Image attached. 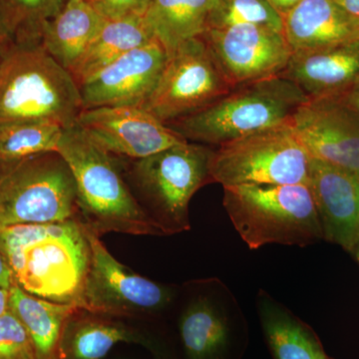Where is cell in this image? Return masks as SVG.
Here are the masks:
<instances>
[{"label":"cell","mask_w":359,"mask_h":359,"mask_svg":"<svg viewBox=\"0 0 359 359\" xmlns=\"http://www.w3.org/2000/svg\"><path fill=\"white\" fill-rule=\"evenodd\" d=\"M14 283L15 280H14L13 271L0 245V287L9 290Z\"/></svg>","instance_id":"f546056e"},{"label":"cell","mask_w":359,"mask_h":359,"mask_svg":"<svg viewBox=\"0 0 359 359\" xmlns=\"http://www.w3.org/2000/svg\"><path fill=\"white\" fill-rule=\"evenodd\" d=\"M244 25L283 32V18L266 0H216L208 18L207 29Z\"/></svg>","instance_id":"4316f807"},{"label":"cell","mask_w":359,"mask_h":359,"mask_svg":"<svg viewBox=\"0 0 359 359\" xmlns=\"http://www.w3.org/2000/svg\"><path fill=\"white\" fill-rule=\"evenodd\" d=\"M311 159L359 177V114L341 98H309L290 121Z\"/></svg>","instance_id":"4fadbf2b"},{"label":"cell","mask_w":359,"mask_h":359,"mask_svg":"<svg viewBox=\"0 0 359 359\" xmlns=\"http://www.w3.org/2000/svg\"><path fill=\"white\" fill-rule=\"evenodd\" d=\"M328 359H332V358H328Z\"/></svg>","instance_id":"f35d334b"},{"label":"cell","mask_w":359,"mask_h":359,"mask_svg":"<svg viewBox=\"0 0 359 359\" xmlns=\"http://www.w3.org/2000/svg\"><path fill=\"white\" fill-rule=\"evenodd\" d=\"M280 75L309 98L342 97L359 84V39L323 50L292 54Z\"/></svg>","instance_id":"e0dca14e"},{"label":"cell","mask_w":359,"mask_h":359,"mask_svg":"<svg viewBox=\"0 0 359 359\" xmlns=\"http://www.w3.org/2000/svg\"><path fill=\"white\" fill-rule=\"evenodd\" d=\"M216 0H151L144 15L168 56L187 40L202 36Z\"/></svg>","instance_id":"603a6c76"},{"label":"cell","mask_w":359,"mask_h":359,"mask_svg":"<svg viewBox=\"0 0 359 359\" xmlns=\"http://www.w3.org/2000/svg\"><path fill=\"white\" fill-rule=\"evenodd\" d=\"M203 37L231 88L278 76L292 56L283 32L262 26L207 29Z\"/></svg>","instance_id":"7c38bea8"},{"label":"cell","mask_w":359,"mask_h":359,"mask_svg":"<svg viewBox=\"0 0 359 359\" xmlns=\"http://www.w3.org/2000/svg\"><path fill=\"white\" fill-rule=\"evenodd\" d=\"M0 245L21 289L79 308L91 255L87 229L79 219L1 228Z\"/></svg>","instance_id":"6da1fadb"},{"label":"cell","mask_w":359,"mask_h":359,"mask_svg":"<svg viewBox=\"0 0 359 359\" xmlns=\"http://www.w3.org/2000/svg\"><path fill=\"white\" fill-rule=\"evenodd\" d=\"M9 311V290L0 287V316Z\"/></svg>","instance_id":"836d02e7"},{"label":"cell","mask_w":359,"mask_h":359,"mask_svg":"<svg viewBox=\"0 0 359 359\" xmlns=\"http://www.w3.org/2000/svg\"><path fill=\"white\" fill-rule=\"evenodd\" d=\"M292 54L323 50L359 39V20L334 0H302L283 18Z\"/></svg>","instance_id":"ac0fdd59"},{"label":"cell","mask_w":359,"mask_h":359,"mask_svg":"<svg viewBox=\"0 0 359 359\" xmlns=\"http://www.w3.org/2000/svg\"><path fill=\"white\" fill-rule=\"evenodd\" d=\"M309 97L287 78H266L233 87L208 107L166 124L186 141L219 146L290 124Z\"/></svg>","instance_id":"277c9868"},{"label":"cell","mask_w":359,"mask_h":359,"mask_svg":"<svg viewBox=\"0 0 359 359\" xmlns=\"http://www.w3.org/2000/svg\"><path fill=\"white\" fill-rule=\"evenodd\" d=\"M311 157L292 125L285 124L228 142L214 150L212 183L309 185Z\"/></svg>","instance_id":"ba28073f"},{"label":"cell","mask_w":359,"mask_h":359,"mask_svg":"<svg viewBox=\"0 0 359 359\" xmlns=\"http://www.w3.org/2000/svg\"><path fill=\"white\" fill-rule=\"evenodd\" d=\"M223 188L226 214L250 250L271 244L304 248L323 240L309 185L247 184Z\"/></svg>","instance_id":"5b68a950"},{"label":"cell","mask_w":359,"mask_h":359,"mask_svg":"<svg viewBox=\"0 0 359 359\" xmlns=\"http://www.w3.org/2000/svg\"><path fill=\"white\" fill-rule=\"evenodd\" d=\"M309 187L323 240L353 254L359 231V177L311 158Z\"/></svg>","instance_id":"2e32d148"},{"label":"cell","mask_w":359,"mask_h":359,"mask_svg":"<svg viewBox=\"0 0 359 359\" xmlns=\"http://www.w3.org/2000/svg\"><path fill=\"white\" fill-rule=\"evenodd\" d=\"M156 40L144 16L108 20L71 74L81 84L129 51Z\"/></svg>","instance_id":"cb8c5ba5"},{"label":"cell","mask_w":359,"mask_h":359,"mask_svg":"<svg viewBox=\"0 0 359 359\" xmlns=\"http://www.w3.org/2000/svg\"><path fill=\"white\" fill-rule=\"evenodd\" d=\"M168 54L157 41L129 51L79 86L83 110L114 106H142L148 100Z\"/></svg>","instance_id":"9a60e30c"},{"label":"cell","mask_w":359,"mask_h":359,"mask_svg":"<svg viewBox=\"0 0 359 359\" xmlns=\"http://www.w3.org/2000/svg\"><path fill=\"white\" fill-rule=\"evenodd\" d=\"M119 342H132L150 349L157 359H173L152 337L114 320L111 316L77 309L66 320L59 359H103Z\"/></svg>","instance_id":"d6986e66"},{"label":"cell","mask_w":359,"mask_h":359,"mask_svg":"<svg viewBox=\"0 0 359 359\" xmlns=\"http://www.w3.org/2000/svg\"><path fill=\"white\" fill-rule=\"evenodd\" d=\"M78 306L46 301L28 294L14 283L9 289V311L32 337L36 359H59L66 320Z\"/></svg>","instance_id":"7402d4cb"},{"label":"cell","mask_w":359,"mask_h":359,"mask_svg":"<svg viewBox=\"0 0 359 359\" xmlns=\"http://www.w3.org/2000/svg\"><path fill=\"white\" fill-rule=\"evenodd\" d=\"M178 320L183 359H242L249 325L226 283L208 278L189 285Z\"/></svg>","instance_id":"9c48e42d"},{"label":"cell","mask_w":359,"mask_h":359,"mask_svg":"<svg viewBox=\"0 0 359 359\" xmlns=\"http://www.w3.org/2000/svg\"><path fill=\"white\" fill-rule=\"evenodd\" d=\"M90 1H93V0H90Z\"/></svg>","instance_id":"74e56055"},{"label":"cell","mask_w":359,"mask_h":359,"mask_svg":"<svg viewBox=\"0 0 359 359\" xmlns=\"http://www.w3.org/2000/svg\"><path fill=\"white\" fill-rule=\"evenodd\" d=\"M79 219L74 177L57 151L0 170V229Z\"/></svg>","instance_id":"52a82bcc"},{"label":"cell","mask_w":359,"mask_h":359,"mask_svg":"<svg viewBox=\"0 0 359 359\" xmlns=\"http://www.w3.org/2000/svg\"><path fill=\"white\" fill-rule=\"evenodd\" d=\"M257 309L273 359H328L313 328L261 290Z\"/></svg>","instance_id":"44dd1931"},{"label":"cell","mask_w":359,"mask_h":359,"mask_svg":"<svg viewBox=\"0 0 359 359\" xmlns=\"http://www.w3.org/2000/svg\"><path fill=\"white\" fill-rule=\"evenodd\" d=\"M82 110L76 80L40 42L6 45L0 59V124L49 120L67 128Z\"/></svg>","instance_id":"3957f363"},{"label":"cell","mask_w":359,"mask_h":359,"mask_svg":"<svg viewBox=\"0 0 359 359\" xmlns=\"http://www.w3.org/2000/svg\"><path fill=\"white\" fill-rule=\"evenodd\" d=\"M347 13L359 20V0H334Z\"/></svg>","instance_id":"1f68e13d"},{"label":"cell","mask_w":359,"mask_h":359,"mask_svg":"<svg viewBox=\"0 0 359 359\" xmlns=\"http://www.w3.org/2000/svg\"><path fill=\"white\" fill-rule=\"evenodd\" d=\"M107 21L90 0H67L45 25L40 43L71 73Z\"/></svg>","instance_id":"ffe728a7"},{"label":"cell","mask_w":359,"mask_h":359,"mask_svg":"<svg viewBox=\"0 0 359 359\" xmlns=\"http://www.w3.org/2000/svg\"><path fill=\"white\" fill-rule=\"evenodd\" d=\"M57 152L74 177L79 219L87 230L99 237L107 233L164 236L130 191L112 154L77 123L63 130Z\"/></svg>","instance_id":"7a4b0ae2"},{"label":"cell","mask_w":359,"mask_h":359,"mask_svg":"<svg viewBox=\"0 0 359 359\" xmlns=\"http://www.w3.org/2000/svg\"><path fill=\"white\" fill-rule=\"evenodd\" d=\"M11 41L8 35H7L6 26L2 20L1 14H0V42Z\"/></svg>","instance_id":"e575fe53"},{"label":"cell","mask_w":359,"mask_h":359,"mask_svg":"<svg viewBox=\"0 0 359 359\" xmlns=\"http://www.w3.org/2000/svg\"><path fill=\"white\" fill-rule=\"evenodd\" d=\"M151 0H93L98 13L107 20H117L130 16H144Z\"/></svg>","instance_id":"f1b7e54d"},{"label":"cell","mask_w":359,"mask_h":359,"mask_svg":"<svg viewBox=\"0 0 359 359\" xmlns=\"http://www.w3.org/2000/svg\"><path fill=\"white\" fill-rule=\"evenodd\" d=\"M0 359H36L32 337L11 311L0 316Z\"/></svg>","instance_id":"83f0119b"},{"label":"cell","mask_w":359,"mask_h":359,"mask_svg":"<svg viewBox=\"0 0 359 359\" xmlns=\"http://www.w3.org/2000/svg\"><path fill=\"white\" fill-rule=\"evenodd\" d=\"M359 114V84L341 97Z\"/></svg>","instance_id":"d6a6232c"},{"label":"cell","mask_w":359,"mask_h":359,"mask_svg":"<svg viewBox=\"0 0 359 359\" xmlns=\"http://www.w3.org/2000/svg\"><path fill=\"white\" fill-rule=\"evenodd\" d=\"M67 0H0V14L9 40L39 43L46 23L53 20Z\"/></svg>","instance_id":"484cf974"},{"label":"cell","mask_w":359,"mask_h":359,"mask_svg":"<svg viewBox=\"0 0 359 359\" xmlns=\"http://www.w3.org/2000/svg\"><path fill=\"white\" fill-rule=\"evenodd\" d=\"M62 125L49 120L0 124V168L15 164L32 156L57 151Z\"/></svg>","instance_id":"d4e9b609"},{"label":"cell","mask_w":359,"mask_h":359,"mask_svg":"<svg viewBox=\"0 0 359 359\" xmlns=\"http://www.w3.org/2000/svg\"><path fill=\"white\" fill-rule=\"evenodd\" d=\"M353 257H355L356 261H358V263L359 264V231H358V243H356L355 249H354L353 252Z\"/></svg>","instance_id":"d590c367"},{"label":"cell","mask_w":359,"mask_h":359,"mask_svg":"<svg viewBox=\"0 0 359 359\" xmlns=\"http://www.w3.org/2000/svg\"><path fill=\"white\" fill-rule=\"evenodd\" d=\"M77 124L112 155L139 160L186 141L139 106L82 110Z\"/></svg>","instance_id":"5bb4252c"},{"label":"cell","mask_w":359,"mask_h":359,"mask_svg":"<svg viewBox=\"0 0 359 359\" xmlns=\"http://www.w3.org/2000/svg\"><path fill=\"white\" fill-rule=\"evenodd\" d=\"M231 89L202 35L187 40L168 56L157 85L142 107L169 124L199 112Z\"/></svg>","instance_id":"30bf717a"},{"label":"cell","mask_w":359,"mask_h":359,"mask_svg":"<svg viewBox=\"0 0 359 359\" xmlns=\"http://www.w3.org/2000/svg\"><path fill=\"white\" fill-rule=\"evenodd\" d=\"M276 13L285 18L302 0H266Z\"/></svg>","instance_id":"4dcf8cb0"},{"label":"cell","mask_w":359,"mask_h":359,"mask_svg":"<svg viewBox=\"0 0 359 359\" xmlns=\"http://www.w3.org/2000/svg\"><path fill=\"white\" fill-rule=\"evenodd\" d=\"M90 242L88 271L79 309L111 318L153 316L173 302L175 292L123 266L100 241L87 230Z\"/></svg>","instance_id":"8fae6325"},{"label":"cell","mask_w":359,"mask_h":359,"mask_svg":"<svg viewBox=\"0 0 359 359\" xmlns=\"http://www.w3.org/2000/svg\"><path fill=\"white\" fill-rule=\"evenodd\" d=\"M214 150L183 141L135 160L132 176L139 203L164 236L190 230L189 204L201 187L212 183Z\"/></svg>","instance_id":"8992f818"},{"label":"cell","mask_w":359,"mask_h":359,"mask_svg":"<svg viewBox=\"0 0 359 359\" xmlns=\"http://www.w3.org/2000/svg\"><path fill=\"white\" fill-rule=\"evenodd\" d=\"M9 41L0 42V59H1L2 52H4V47L8 43Z\"/></svg>","instance_id":"8d00e7d4"}]
</instances>
